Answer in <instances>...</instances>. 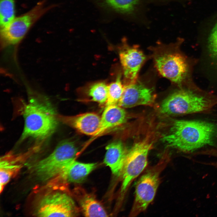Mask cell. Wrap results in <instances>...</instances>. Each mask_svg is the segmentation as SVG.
Masks as SVG:
<instances>
[{
    "label": "cell",
    "instance_id": "obj_10",
    "mask_svg": "<svg viewBox=\"0 0 217 217\" xmlns=\"http://www.w3.org/2000/svg\"><path fill=\"white\" fill-rule=\"evenodd\" d=\"M119 50V58L123 71V84L135 83L146 56L137 46H130L125 42Z\"/></svg>",
    "mask_w": 217,
    "mask_h": 217
},
{
    "label": "cell",
    "instance_id": "obj_22",
    "mask_svg": "<svg viewBox=\"0 0 217 217\" xmlns=\"http://www.w3.org/2000/svg\"><path fill=\"white\" fill-rule=\"evenodd\" d=\"M208 48L211 57L217 60V22L213 27L209 37Z\"/></svg>",
    "mask_w": 217,
    "mask_h": 217
},
{
    "label": "cell",
    "instance_id": "obj_20",
    "mask_svg": "<svg viewBox=\"0 0 217 217\" xmlns=\"http://www.w3.org/2000/svg\"><path fill=\"white\" fill-rule=\"evenodd\" d=\"M121 74H119L115 80L111 83L108 86V97L106 103V106L118 105L124 90V86L122 83Z\"/></svg>",
    "mask_w": 217,
    "mask_h": 217
},
{
    "label": "cell",
    "instance_id": "obj_4",
    "mask_svg": "<svg viewBox=\"0 0 217 217\" xmlns=\"http://www.w3.org/2000/svg\"><path fill=\"white\" fill-rule=\"evenodd\" d=\"M78 152V148L73 141H62L50 154L36 165L34 171L36 176L43 181L57 177L75 160Z\"/></svg>",
    "mask_w": 217,
    "mask_h": 217
},
{
    "label": "cell",
    "instance_id": "obj_15",
    "mask_svg": "<svg viewBox=\"0 0 217 217\" xmlns=\"http://www.w3.org/2000/svg\"><path fill=\"white\" fill-rule=\"evenodd\" d=\"M96 166V163H83L74 160L56 178L67 182L80 183Z\"/></svg>",
    "mask_w": 217,
    "mask_h": 217
},
{
    "label": "cell",
    "instance_id": "obj_9",
    "mask_svg": "<svg viewBox=\"0 0 217 217\" xmlns=\"http://www.w3.org/2000/svg\"><path fill=\"white\" fill-rule=\"evenodd\" d=\"M36 212L39 217H73L78 215V209L70 196L56 192L44 196L37 205Z\"/></svg>",
    "mask_w": 217,
    "mask_h": 217
},
{
    "label": "cell",
    "instance_id": "obj_21",
    "mask_svg": "<svg viewBox=\"0 0 217 217\" xmlns=\"http://www.w3.org/2000/svg\"><path fill=\"white\" fill-rule=\"evenodd\" d=\"M14 0H0V26L3 28L15 17Z\"/></svg>",
    "mask_w": 217,
    "mask_h": 217
},
{
    "label": "cell",
    "instance_id": "obj_13",
    "mask_svg": "<svg viewBox=\"0 0 217 217\" xmlns=\"http://www.w3.org/2000/svg\"><path fill=\"white\" fill-rule=\"evenodd\" d=\"M106 149L104 163L110 167L114 175H121L128 151L123 143L119 140L108 144Z\"/></svg>",
    "mask_w": 217,
    "mask_h": 217
},
{
    "label": "cell",
    "instance_id": "obj_8",
    "mask_svg": "<svg viewBox=\"0 0 217 217\" xmlns=\"http://www.w3.org/2000/svg\"><path fill=\"white\" fill-rule=\"evenodd\" d=\"M152 143L145 140L135 143L127 151L121 175V192L124 193L131 183L144 170Z\"/></svg>",
    "mask_w": 217,
    "mask_h": 217
},
{
    "label": "cell",
    "instance_id": "obj_6",
    "mask_svg": "<svg viewBox=\"0 0 217 217\" xmlns=\"http://www.w3.org/2000/svg\"><path fill=\"white\" fill-rule=\"evenodd\" d=\"M165 48L154 55L155 67L163 77L181 87L189 74L188 63L185 57L177 49Z\"/></svg>",
    "mask_w": 217,
    "mask_h": 217
},
{
    "label": "cell",
    "instance_id": "obj_18",
    "mask_svg": "<svg viewBox=\"0 0 217 217\" xmlns=\"http://www.w3.org/2000/svg\"><path fill=\"white\" fill-rule=\"evenodd\" d=\"M20 165L15 162L3 160L0 162V191L1 192L4 186L10 181L12 177L18 171Z\"/></svg>",
    "mask_w": 217,
    "mask_h": 217
},
{
    "label": "cell",
    "instance_id": "obj_11",
    "mask_svg": "<svg viewBox=\"0 0 217 217\" xmlns=\"http://www.w3.org/2000/svg\"><path fill=\"white\" fill-rule=\"evenodd\" d=\"M124 90L118 105L130 108L140 105H151L154 102V89L148 87L138 80L135 83L123 85Z\"/></svg>",
    "mask_w": 217,
    "mask_h": 217
},
{
    "label": "cell",
    "instance_id": "obj_12",
    "mask_svg": "<svg viewBox=\"0 0 217 217\" xmlns=\"http://www.w3.org/2000/svg\"><path fill=\"white\" fill-rule=\"evenodd\" d=\"M57 117L58 121L86 135L95 136L99 130L101 118L94 112L74 116L58 115Z\"/></svg>",
    "mask_w": 217,
    "mask_h": 217
},
{
    "label": "cell",
    "instance_id": "obj_14",
    "mask_svg": "<svg viewBox=\"0 0 217 217\" xmlns=\"http://www.w3.org/2000/svg\"><path fill=\"white\" fill-rule=\"evenodd\" d=\"M127 115L123 108L117 104L106 106L101 118L99 130L95 136L125 123Z\"/></svg>",
    "mask_w": 217,
    "mask_h": 217
},
{
    "label": "cell",
    "instance_id": "obj_16",
    "mask_svg": "<svg viewBox=\"0 0 217 217\" xmlns=\"http://www.w3.org/2000/svg\"><path fill=\"white\" fill-rule=\"evenodd\" d=\"M75 193L82 211L85 216H108L105 209L94 197L81 190Z\"/></svg>",
    "mask_w": 217,
    "mask_h": 217
},
{
    "label": "cell",
    "instance_id": "obj_2",
    "mask_svg": "<svg viewBox=\"0 0 217 217\" xmlns=\"http://www.w3.org/2000/svg\"><path fill=\"white\" fill-rule=\"evenodd\" d=\"M217 105V95L191 85L179 88L165 98L160 106L164 114L179 115L210 112Z\"/></svg>",
    "mask_w": 217,
    "mask_h": 217
},
{
    "label": "cell",
    "instance_id": "obj_1",
    "mask_svg": "<svg viewBox=\"0 0 217 217\" xmlns=\"http://www.w3.org/2000/svg\"><path fill=\"white\" fill-rule=\"evenodd\" d=\"M162 140L166 146L190 152L213 144L217 137V124L207 121L176 119Z\"/></svg>",
    "mask_w": 217,
    "mask_h": 217
},
{
    "label": "cell",
    "instance_id": "obj_7",
    "mask_svg": "<svg viewBox=\"0 0 217 217\" xmlns=\"http://www.w3.org/2000/svg\"><path fill=\"white\" fill-rule=\"evenodd\" d=\"M46 0L39 2L27 13L14 18L8 24L0 28V39L3 46L18 43L33 25L44 14L53 7H46Z\"/></svg>",
    "mask_w": 217,
    "mask_h": 217
},
{
    "label": "cell",
    "instance_id": "obj_3",
    "mask_svg": "<svg viewBox=\"0 0 217 217\" xmlns=\"http://www.w3.org/2000/svg\"><path fill=\"white\" fill-rule=\"evenodd\" d=\"M40 97H32L22 106L24 124L20 140L28 137L44 139L57 128L58 115L48 102Z\"/></svg>",
    "mask_w": 217,
    "mask_h": 217
},
{
    "label": "cell",
    "instance_id": "obj_19",
    "mask_svg": "<svg viewBox=\"0 0 217 217\" xmlns=\"http://www.w3.org/2000/svg\"><path fill=\"white\" fill-rule=\"evenodd\" d=\"M104 5L118 12L126 14L133 11L139 0H102Z\"/></svg>",
    "mask_w": 217,
    "mask_h": 217
},
{
    "label": "cell",
    "instance_id": "obj_5",
    "mask_svg": "<svg viewBox=\"0 0 217 217\" xmlns=\"http://www.w3.org/2000/svg\"><path fill=\"white\" fill-rule=\"evenodd\" d=\"M169 160L168 156H164L157 164L148 168L139 179L136 186L130 216H136L145 210L153 201L160 183L161 173Z\"/></svg>",
    "mask_w": 217,
    "mask_h": 217
},
{
    "label": "cell",
    "instance_id": "obj_17",
    "mask_svg": "<svg viewBox=\"0 0 217 217\" xmlns=\"http://www.w3.org/2000/svg\"><path fill=\"white\" fill-rule=\"evenodd\" d=\"M84 91L92 101L101 104H106L108 85L105 82L99 81L90 83L85 87Z\"/></svg>",
    "mask_w": 217,
    "mask_h": 217
}]
</instances>
